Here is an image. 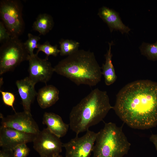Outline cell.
I'll return each instance as SVG.
<instances>
[{"instance_id":"52a82bcc","label":"cell","mask_w":157,"mask_h":157,"mask_svg":"<svg viewBox=\"0 0 157 157\" xmlns=\"http://www.w3.org/2000/svg\"><path fill=\"white\" fill-rule=\"evenodd\" d=\"M33 142V148L40 157H55L62 151L63 143L60 138L47 128L36 135Z\"/></svg>"},{"instance_id":"603a6c76","label":"cell","mask_w":157,"mask_h":157,"mask_svg":"<svg viewBox=\"0 0 157 157\" xmlns=\"http://www.w3.org/2000/svg\"><path fill=\"white\" fill-rule=\"evenodd\" d=\"M26 144H22L17 146L13 150L14 157H26L30 150Z\"/></svg>"},{"instance_id":"ba28073f","label":"cell","mask_w":157,"mask_h":157,"mask_svg":"<svg viewBox=\"0 0 157 157\" xmlns=\"http://www.w3.org/2000/svg\"><path fill=\"white\" fill-rule=\"evenodd\" d=\"M97 135V133L89 130L83 136L76 135L63 144L66 150L65 157H90Z\"/></svg>"},{"instance_id":"8fae6325","label":"cell","mask_w":157,"mask_h":157,"mask_svg":"<svg viewBox=\"0 0 157 157\" xmlns=\"http://www.w3.org/2000/svg\"><path fill=\"white\" fill-rule=\"evenodd\" d=\"M35 135L1 126L0 128V146L13 151L17 145L33 142Z\"/></svg>"},{"instance_id":"7a4b0ae2","label":"cell","mask_w":157,"mask_h":157,"mask_svg":"<svg viewBox=\"0 0 157 157\" xmlns=\"http://www.w3.org/2000/svg\"><path fill=\"white\" fill-rule=\"evenodd\" d=\"M113 108L106 91L92 90L72 108L69 115V126L76 135L102 121Z\"/></svg>"},{"instance_id":"7402d4cb","label":"cell","mask_w":157,"mask_h":157,"mask_svg":"<svg viewBox=\"0 0 157 157\" xmlns=\"http://www.w3.org/2000/svg\"><path fill=\"white\" fill-rule=\"evenodd\" d=\"M0 92L3 103L7 106L11 107L16 113L13 106L15 99L14 94L11 92L3 91L1 90H0Z\"/></svg>"},{"instance_id":"5b68a950","label":"cell","mask_w":157,"mask_h":157,"mask_svg":"<svg viewBox=\"0 0 157 157\" xmlns=\"http://www.w3.org/2000/svg\"><path fill=\"white\" fill-rule=\"evenodd\" d=\"M0 47V75L13 70L29 55L24 43L18 37H12Z\"/></svg>"},{"instance_id":"2e32d148","label":"cell","mask_w":157,"mask_h":157,"mask_svg":"<svg viewBox=\"0 0 157 157\" xmlns=\"http://www.w3.org/2000/svg\"><path fill=\"white\" fill-rule=\"evenodd\" d=\"M109 49L104 56L105 62L102 65V74L104 78L105 83L107 85H110L113 83L117 78L115 69L112 62L113 54L111 53V46L113 44L112 41L109 42Z\"/></svg>"},{"instance_id":"30bf717a","label":"cell","mask_w":157,"mask_h":157,"mask_svg":"<svg viewBox=\"0 0 157 157\" xmlns=\"http://www.w3.org/2000/svg\"><path fill=\"white\" fill-rule=\"evenodd\" d=\"M27 60L29 78L35 84L38 82L46 84L54 72V67L48 59L40 58L37 54H34L32 56L28 55Z\"/></svg>"},{"instance_id":"d4e9b609","label":"cell","mask_w":157,"mask_h":157,"mask_svg":"<svg viewBox=\"0 0 157 157\" xmlns=\"http://www.w3.org/2000/svg\"><path fill=\"white\" fill-rule=\"evenodd\" d=\"M0 157H14L13 151L2 148L0 151Z\"/></svg>"},{"instance_id":"44dd1931","label":"cell","mask_w":157,"mask_h":157,"mask_svg":"<svg viewBox=\"0 0 157 157\" xmlns=\"http://www.w3.org/2000/svg\"><path fill=\"white\" fill-rule=\"evenodd\" d=\"M28 37L27 40L24 43V44L29 55L32 56L34 54V50L37 48L38 42L40 38L38 36L34 35L29 33L28 34Z\"/></svg>"},{"instance_id":"3957f363","label":"cell","mask_w":157,"mask_h":157,"mask_svg":"<svg viewBox=\"0 0 157 157\" xmlns=\"http://www.w3.org/2000/svg\"><path fill=\"white\" fill-rule=\"evenodd\" d=\"M54 71L77 85H96L101 81V67L94 53L78 50L61 60L54 67Z\"/></svg>"},{"instance_id":"6da1fadb","label":"cell","mask_w":157,"mask_h":157,"mask_svg":"<svg viewBox=\"0 0 157 157\" xmlns=\"http://www.w3.org/2000/svg\"><path fill=\"white\" fill-rule=\"evenodd\" d=\"M113 109L129 127L147 129L157 124V82L140 80L124 86L116 95Z\"/></svg>"},{"instance_id":"5bb4252c","label":"cell","mask_w":157,"mask_h":157,"mask_svg":"<svg viewBox=\"0 0 157 157\" xmlns=\"http://www.w3.org/2000/svg\"><path fill=\"white\" fill-rule=\"evenodd\" d=\"M42 123L52 133L60 138L66 135L69 126L64 122L59 115L51 112L44 113Z\"/></svg>"},{"instance_id":"ac0fdd59","label":"cell","mask_w":157,"mask_h":157,"mask_svg":"<svg viewBox=\"0 0 157 157\" xmlns=\"http://www.w3.org/2000/svg\"><path fill=\"white\" fill-rule=\"evenodd\" d=\"M60 54L61 56H68L78 50L79 43L71 40L62 39L59 42Z\"/></svg>"},{"instance_id":"484cf974","label":"cell","mask_w":157,"mask_h":157,"mask_svg":"<svg viewBox=\"0 0 157 157\" xmlns=\"http://www.w3.org/2000/svg\"><path fill=\"white\" fill-rule=\"evenodd\" d=\"M149 140L154 145L157 151V133L151 135L149 138Z\"/></svg>"},{"instance_id":"4316f807","label":"cell","mask_w":157,"mask_h":157,"mask_svg":"<svg viewBox=\"0 0 157 157\" xmlns=\"http://www.w3.org/2000/svg\"><path fill=\"white\" fill-rule=\"evenodd\" d=\"M55 157H63L62 156L59 154Z\"/></svg>"},{"instance_id":"cb8c5ba5","label":"cell","mask_w":157,"mask_h":157,"mask_svg":"<svg viewBox=\"0 0 157 157\" xmlns=\"http://www.w3.org/2000/svg\"><path fill=\"white\" fill-rule=\"evenodd\" d=\"M12 37L3 22H0V42L2 44L10 39Z\"/></svg>"},{"instance_id":"277c9868","label":"cell","mask_w":157,"mask_h":157,"mask_svg":"<svg viewBox=\"0 0 157 157\" xmlns=\"http://www.w3.org/2000/svg\"><path fill=\"white\" fill-rule=\"evenodd\" d=\"M95 142L93 157H123L131 146L122 128L111 122L97 133Z\"/></svg>"},{"instance_id":"4fadbf2b","label":"cell","mask_w":157,"mask_h":157,"mask_svg":"<svg viewBox=\"0 0 157 157\" xmlns=\"http://www.w3.org/2000/svg\"><path fill=\"white\" fill-rule=\"evenodd\" d=\"M98 15L107 24L111 32L115 30L123 34L128 33L131 30L123 24L119 13L113 9L103 6L99 9Z\"/></svg>"},{"instance_id":"9a60e30c","label":"cell","mask_w":157,"mask_h":157,"mask_svg":"<svg viewBox=\"0 0 157 157\" xmlns=\"http://www.w3.org/2000/svg\"><path fill=\"white\" fill-rule=\"evenodd\" d=\"M59 93L58 90L52 85H46L41 88L36 96L38 105L42 109L51 106L59 99Z\"/></svg>"},{"instance_id":"d6986e66","label":"cell","mask_w":157,"mask_h":157,"mask_svg":"<svg viewBox=\"0 0 157 157\" xmlns=\"http://www.w3.org/2000/svg\"><path fill=\"white\" fill-rule=\"evenodd\" d=\"M142 55L149 60L157 61V41L153 44L143 42L139 47Z\"/></svg>"},{"instance_id":"ffe728a7","label":"cell","mask_w":157,"mask_h":157,"mask_svg":"<svg viewBox=\"0 0 157 157\" xmlns=\"http://www.w3.org/2000/svg\"><path fill=\"white\" fill-rule=\"evenodd\" d=\"M37 48L38 50L36 54H38L40 51H42L46 55V58L47 59L49 56H56L60 52L57 45H52L48 41L42 44H38Z\"/></svg>"},{"instance_id":"7c38bea8","label":"cell","mask_w":157,"mask_h":157,"mask_svg":"<svg viewBox=\"0 0 157 157\" xmlns=\"http://www.w3.org/2000/svg\"><path fill=\"white\" fill-rule=\"evenodd\" d=\"M15 83L22 101L24 111L31 113V104L37 94L35 89L36 84L28 77L17 80Z\"/></svg>"},{"instance_id":"8992f818","label":"cell","mask_w":157,"mask_h":157,"mask_svg":"<svg viewBox=\"0 0 157 157\" xmlns=\"http://www.w3.org/2000/svg\"><path fill=\"white\" fill-rule=\"evenodd\" d=\"M22 6L17 0H1L0 16L1 21L12 37H19L24 32V23Z\"/></svg>"},{"instance_id":"e0dca14e","label":"cell","mask_w":157,"mask_h":157,"mask_svg":"<svg viewBox=\"0 0 157 157\" xmlns=\"http://www.w3.org/2000/svg\"><path fill=\"white\" fill-rule=\"evenodd\" d=\"M54 24L52 16L48 14L44 13L38 15L33 24L32 28L40 35H44L52 29Z\"/></svg>"},{"instance_id":"9c48e42d","label":"cell","mask_w":157,"mask_h":157,"mask_svg":"<svg viewBox=\"0 0 157 157\" xmlns=\"http://www.w3.org/2000/svg\"><path fill=\"white\" fill-rule=\"evenodd\" d=\"M1 126L9 127L25 133L36 135L40 130L31 113H17L6 117L1 115Z\"/></svg>"}]
</instances>
